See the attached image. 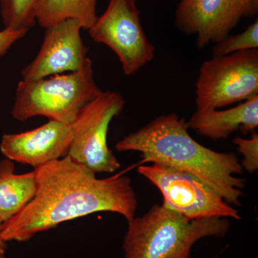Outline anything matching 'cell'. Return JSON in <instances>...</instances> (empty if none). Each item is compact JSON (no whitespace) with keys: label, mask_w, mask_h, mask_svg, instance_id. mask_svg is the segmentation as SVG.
<instances>
[{"label":"cell","mask_w":258,"mask_h":258,"mask_svg":"<svg viewBox=\"0 0 258 258\" xmlns=\"http://www.w3.org/2000/svg\"><path fill=\"white\" fill-rule=\"evenodd\" d=\"M34 171L35 197L18 215L3 222L2 235L7 242H27L62 222L96 212H114L127 221L136 216L138 201L128 176L118 174L98 179L68 155Z\"/></svg>","instance_id":"cell-1"},{"label":"cell","mask_w":258,"mask_h":258,"mask_svg":"<svg viewBox=\"0 0 258 258\" xmlns=\"http://www.w3.org/2000/svg\"><path fill=\"white\" fill-rule=\"evenodd\" d=\"M187 121L176 113L161 115L115 144L118 152H138L142 163L186 171L208 184L233 206L243 197L245 179L235 153L218 152L190 136Z\"/></svg>","instance_id":"cell-2"},{"label":"cell","mask_w":258,"mask_h":258,"mask_svg":"<svg viewBox=\"0 0 258 258\" xmlns=\"http://www.w3.org/2000/svg\"><path fill=\"white\" fill-rule=\"evenodd\" d=\"M124 258H189L194 244L206 237H224L226 218L189 220L161 204L127 221Z\"/></svg>","instance_id":"cell-3"},{"label":"cell","mask_w":258,"mask_h":258,"mask_svg":"<svg viewBox=\"0 0 258 258\" xmlns=\"http://www.w3.org/2000/svg\"><path fill=\"white\" fill-rule=\"evenodd\" d=\"M101 91L95 81L92 60L88 57L83 67L75 72L20 81L12 115L19 121L42 115L71 124Z\"/></svg>","instance_id":"cell-4"},{"label":"cell","mask_w":258,"mask_h":258,"mask_svg":"<svg viewBox=\"0 0 258 258\" xmlns=\"http://www.w3.org/2000/svg\"><path fill=\"white\" fill-rule=\"evenodd\" d=\"M197 110L218 109L258 96V50L213 56L200 66Z\"/></svg>","instance_id":"cell-5"},{"label":"cell","mask_w":258,"mask_h":258,"mask_svg":"<svg viewBox=\"0 0 258 258\" xmlns=\"http://www.w3.org/2000/svg\"><path fill=\"white\" fill-rule=\"evenodd\" d=\"M124 105L120 93L101 91L71 123L73 139L67 155L95 174L118 170L120 164L108 147L107 138L110 123Z\"/></svg>","instance_id":"cell-6"},{"label":"cell","mask_w":258,"mask_h":258,"mask_svg":"<svg viewBox=\"0 0 258 258\" xmlns=\"http://www.w3.org/2000/svg\"><path fill=\"white\" fill-rule=\"evenodd\" d=\"M138 172L160 191L163 205L186 218L241 219L221 195L189 173L158 164L139 166Z\"/></svg>","instance_id":"cell-7"},{"label":"cell","mask_w":258,"mask_h":258,"mask_svg":"<svg viewBox=\"0 0 258 258\" xmlns=\"http://www.w3.org/2000/svg\"><path fill=\"white\" fill-rule=\"evenodd\" d=\"M88 30L93 41L114 52L126 76L135 74L154 58L155 47L144 32L136 0H109Z\"/></svg>","instance_id":"cell-8"},{"label":"cell","mask_w":258,"mask_h":258,"mask_svg":"<svg viewBox=\"0 0 258 258\" xmlns=\"http://www.w3.org/2000/svg\"><path fill=\"white\" fill-rule=\"evenodd\" d=\"M244 17V0H180L175 24L185 35L196 36L203 49L229 36Z\"/></svg>","instance_id":"cell-9"},{"label":"cell","mask_w":258,"mask_h":258,"mask_svg":"<svg viewBox=\"0 0 258 258\" xmlns=\"http://www.w3.org/2000/svg\"><path fill=\"white\" fill-rule=\"evenodd\" d=\"M81 24L73 19L45 29L40 50L35 58L22 71V80L35 81L81 69L88 58V50L81 35Z\"/></svg>","instance_id":"cell-10"},{"label":"cell","mask_w":258,"mask_h":258,"mask_svg":"<svg viewBox=\"0 0 258 258\" xmlns=\"http://www.w3.org/2000/svg\"><path fill=\"white\" fill-rule=\"evenodd\" d=\"M72 139V125L50 120L28 132L5 134L0 151L7 159L35 169L67 156Z\"/></svg>","instance_id":"cell-11"},{"label":"cell","mask_w":258,"mask_h":258,"mask_svg":"<svg viewBox=\"0 0 258 258\" xmlns=\"http://www.w3.org/2000/svg\"><path fill=\"white\" fill-rule=\"evenodd\" d=\"M189 128L213 140H221L237 132L247 134L258 126V96L225 110L198 111L187 121Z\"/></svg>","instance_id":"cell-12"},{"label":"cell","mask_w":258,"mask_h":258,"mask_svg":"<svg viewBox=\"0 0 258 258\" xmlns=\"http://www.w3.org/2000/svg\"><path fill=\"white\" fill-rule=\"evenodd\" d=\"M36 193L35 171L16 174L13 161H0V219L3 222L18 215Z\"/></svg>","instance_id":"cell-13"},{"label":"cell","mask_w":258,"mask_h":258,"mask_svg":"<svg viewBox=\"0 0 258 258\" xmlns=\"http://www.w3.org/2000/svg\"><path fill=\"white\" fill-rule=\"evenodd\" d=\"M97 0H38L35 21L46 29L63 20H77L88 30L97 19Z\"/></svg>","instance_id":"cell-14"},{"label":"cell","mask_w":258,"mask_h":258,"mask_svg":"<svg viewBox=\"0 0 258 258\" xmlns=\"http://www.w3.org/2000/svg\"><path fill=\"white\" fill-rule=\"evenodd\" d=\"M38 0H0V14L5 28L28 32L35 22Z\"/></svg>","instance_id":"cell-15"},{"label":"cell","mask_w":258,"mask_h":258,"mask_svg":"<svg viewBox=\"0 0 258 258\" xmlns=\"http://www.w3.org/2000/svg\"><path fill=\"white\" fill-rule=\"evenodd\" d=\"M258 47V20L249 25L238 35H229L217 42L212 49L213 56L230 55L241 51L253 50Z\"/></svg>","instance_id":"cell-16"},{"label":"cell","mask_w":258,"mask_h":258,"mask_svg":"<svg viewBox=\"0 0 258 258\" xmlns=\"http://www.w3.org/2000/svg\"><path fill=\"white\" fill-rule=\"evenodd\" d=\"M234 144L243 157L241 165L248 173L255 172L258 169V135L254 133L249 139L236 138Z\"/></svg>","instance_id":"cell-17"},{"label":"cell","mask_w":258,"mask_h":258,"mask_svg":"<svg viewBox=\"0 0 258 258\" xmlns=\"http://www.w3.org/2000/svg\"><path fill=\"white\" fill-rule=\"evenodd\" d=\"M26 31H11L4 30L0 31V57H3L10 50V47L23 38L27 34Z\"/></svg>","instance_id":"cell-18"},{"label":"cell","mask_w":258,"mask_h":258,"mask_svg":"<svg viewBox=\"0 0 258 258\" xmlns=\"http://www.w3.org/2000/svg\"><path fill=\"white\" fill-rule=\"evenodd\" d=\"M245 17L255 16L258 12V0H244Z\"/></svg>","instance_id":"cell-19"},{"label":"cell","mask_w":258,"mask_h":258,"mask_svg":"<svg viewBox=\"0 0 258 258\" xmlns=\"http://www.w3.org/2000/svg\"><path fill=\"white\" fill-rule=\"evenodd\" d=\"M3 222L0 219V258H6L5 257V254H6L7 247V242L3 238V235H2V230H3Z\"/></svg>","instance_id":"cell-20"}]
</instances>
